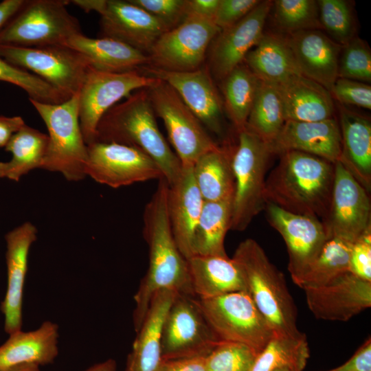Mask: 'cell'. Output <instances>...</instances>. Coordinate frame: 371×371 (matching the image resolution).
Listing matches in <instances>:
<instances>
[{
  "label": "cell",
  "mask_w": 371,
  "mask_h": 371,
  "mask_svg": "<svg viewBox=\"0 0 371 371\" xmlns=\"http://www.w3.org/2000/svg\"><path fill=\"white\" fill-rule=\"evenodd\" d=\"M371 205L367 190L339 161L335 177L328 213L322 221L328 238L354 243L370 223Z\"/></svg>",
  "instance_id": "9a60e30c"
},
{
  "label": "cell",
  "mask_w": 371,
  "mask_h": 371,
  "mask_svg": "<svg viewBox=\"0 0 371 371\" xmlns=\"http://www.w3.org/2000/svg\"><path fill=\"white\" fill-rule=\"evenodd\" d=\"M341 152L339 162L367 190L371 188V123L368 118L339 107Z\"/></svg>",
  "instance_id": "484cf974"
},
{
  "label": "cell",
  "mask_w": 371,
  "mask_h": 371,
  "mask_svg": "<svg viewBox=\"0 0 371 371\" xmlns=\"http://www.w3.org/2000/svg\"><path fill=\"white\" fill-rule=\"evenodd\" d=\"M95 142H115L142 150L159 166L168 186L181 175L182 166L158 127L147 88L134 91L103 115Z\"/></svg>",
  "instance_id": "3957f363"
},
{
  "label": "cell",
  "mask_w": 371,
  "mask_h": 371,
  "mask_svg": "<svg viewBox=\"0 0 371 371\" xmlns=\"http://www.w3.org/2000/svg\"><path fill=\"white\" fill-rule=\"evenodd\" d=\"M338 78L368 84L371 82V52L367 43L361 38L355 36L341 45Z\"/></svg>",
  "instance_id": "7bdbcfd3"
},
{
  "label": "cell",
  "mask_w": 371,
  "mask_h": 371,
  "mask_svg": "<svg viewBox=\"0 0 371 371\" xmlns=\"http://www.w3.org/2000/svg\"><path fill=\"white\" fill-rule=\"evenodd\" d=\"M25 3L24 0H4L0 2V30Z\"/></svg>",
  "instance_id": "f5cc1de1"
},
{
  "label": "cell",
  "mask_w": 371,
  "mask_h": 371,
  "mask_svg": "<svg viewBox=\"0 0 371 371\" xmlns=\"http://www.w3.org/2000/svg\"><path fill=\"white\" fill-rule=\"evenodd\" d=\"M25 124L24 120L20 116L0 115V148L5 147L12 135Z\"/></svg>",
  "instance_id": "816d5d0a"
},
{
  "label": "cell",
  "mask_w": 371,
  "mask_h": 371,
  "mask_svg": "<svg viewBox=\"0 0 371 371\" xmlns=\"http://www.w3.org/2000/svg\"><path fill=\"white\" fill-rule=\"evenodd\" d=\"M157 371H207L205 356L162 360Z\"/></svg>",
  "instance_id": "681fc988"
},
{
  "label": "cell",
  "mask_w": 371,
  "mask_h": 371,
  "mask_svg": "<svg viewBox=\"0 0 371 371\" xmlns=\"http://www.w3.org/2000/svg\"><path fill=\"white\" fill-rule=\"evenodd\" d=\"M147 91L182 166H193L201 156L219 146L169 85L157 79Z\"/></svg>",
  "instance_id": "9c48e42d"
},
{
  "label": "cell",
  "mask_w": 371,
  "mask_h": 371,
  "mask_svg": "<svg viewBox=\"0 0 371 371\" xmlns=\"http://www.w3.org/2000/svg\"><path fill=\"white\" fill-rule=\"evenodd\" d=\"M168 190L167 181L164 177L159 179L144 212L143 235L149 248V265L134 296L133 323L136 333L157 292L171 290L194 296L187 260L180 252L171 229L167 206Z\"/></svg>",
  "instance_id": "6da1fadb"
},
{
  "label": "cell",
  "mask_w": 371,
  "mask_h": 371,
  "mask_svg": "<svg viewBox=\"0 0 371 371\" xmlns=\"http://www.w3.org/2000/svg\"><path fill=\"white\" fill-rule=\"evenodd\" d=\"M354 243L338 237L328 238L317 256L295 284L304 290L317 287L348 271Z\"/></svg>",
  "instance_id": "74e56055"
},
{
  "label": "cell",
  "mask_w": 371,
  "mask_h": 371,
  "mask_svg": "<svg viewBox=\"0 0 371 371\" xmlns=\"http://www.w3.org/2000/svg\"><path fill=\"white\" fill-rule=\"evenodd\" d=\"M273 20L276 27L284 35L294 32L322 30L317 1H273Z\"/></svg>",
  "instance_id": "f35d334b"
},
{
  "label": "cell",
  "mask_w": 371,
  "mask_h": 371,
  "mask_svg": "<svg viewBox=\"0 0 371 371\" xmlns=\"http://www.w3.org/2000/svg\"><path fill=\"white\" fill-rule=\"evenodd\" d=\"M9 335L0 346V371L25 363H52L58 354V326L52 322L46 321L32 331L20 330Z\"/></svg>",
  "instance_id": "83f0119b"
},
{
  "label": "cell",
  "mask_w": 371,
  "mask_h": 371,
  "mask_svg": "<svg viewBox=\"0 0 371 371\" xmlns=\"http://www.w3.org/2000/svg\"><path fill=\"white\" fill-rule=\"evenodd\" d=\"M273 371H291L288 369H286V368H281V369H277V370H275Z\"/></svg>",
  "instance_id": "6f0895ef"
},
{
  "label": "cell",
  "mask_w": 371,
  "mask_h": 371,
  "mask_svg": "<svg viewBox=\"0 0 371 371\" xmlns=\"http://www.w3.org/2000/svg\"><path fill=\"white\" fill-rule=\"evenodd\" d=\"M284 122L283 106L276 85L260 81L245 126L272 144Z\"/></svg>",
  "instance_id": "8d00e7d4"
},
{
  "label": "cell",
  "mask_w": 371,
  "mask_h": 371,
  "mask_svg": "<svg viewBox=\"0 0 371 371\" xmlns=\"http://www.w3.org/2000/svg\"><path fill=\"white\" fill-rule=\"evenodd\" d=\"M267 219L282 237L289 254L288 270L295 283L319 254L328 236L322 222L267 202Z\"/></svg>",
  "instance_id": "ac0fdd59"
},
{
  "label": "cell",
  "mask_w": 371,
  "mask_h": 371,
  "mask_svg": "<svg viewBox=\"0 0 371 371\" xmlns=\"http://www.w3.org/2000/svg\"><path fill=\"white\" fill-rule=\"evenodd\" d=\"M276 86L285 122H317L334 117V100L319 83L300 74Z\"/></svg>",
  "instance_id": "d4e9b609"
},
{
  "label": "cell",
  "mask_w": 371,
  "mask_h": 371,
  "mask_svg": "<svg viewBox=\"0 0 371 371\" xmlns=\"http://www.w3.org/2000/svg\"><path fill=\"white\" fill-rule=\"evenodd\" d=\"M259 82L243 63L221 81L223 109L236 131L246 126Z\"/></svg>",
  "instance_id": "e575fe53"
},
{
  "label": "cell",
  "mask_w": 371,
  "mask_h": 371,
  "mask_svg": "<svg viewBox=\"0 0 371 371\" xmlns=\"http://www.w3.org/2000/svg\"><path fill=\"white\" fill-rule=\"evenodd\" d=\"M310 357L306 337L274 335L258 353L250 371H273L286 368L303 371Z\"/></svg>",
  "instance_id": "d590c367"
},
{
  "label": "cell",
  "mask_w": 371,
  "mask_h": 371,
  "mask_svg": "<svg viewBox=\"0 0 371 371\" xmlns=\"http://www.w3.org/2000/svg\"><path fill=\"white\" fill-rule=\"evenodd\" d=\"M37 238V229L25 222L5 236L8 283L1 305L4 315V330L8 334L21 330L23 289L27 271L28 256Z\"/></svg>",
  "instance_id": "44dd1931"
},
{
  "label": "cell",
  "mask_w": 371,
  "mask_h": 371,
  "mask_svg": "<svg viewBox=\"0 0 371 371\" xmlns=\"http://www.w3.org/2000/svg\"><path fill=\"white\" fill-rule=\"evenodd\" d=\"M85 371H116V363L113 359H108L90 367Z\"/></svg>",
  "instance_id": "11a10c76"
},
{
  "label": "cell",
  "mask_w": 371,
  "mask_h": 371,
  "mask_svg": "<svg viewBox=\"0 0 371 371\" xmlns=\"http://www.w3.org/2000/svg\"><path fill=\"white\" fill-rule=\"evenodd\" d=\"M156 81L139 71L109 73L92 69L78 93L79 122L86 145L95 142L98 123L111 107Z\"/></svg>",
  "instance_id": "7c38bea8"
},
{
  "label": "cell",
  "mask_w": 371,
  "mask_h": 371,
  "mask_svg": "<svg viewBox=\"0 0 371 371\" xmlns=\"http://www.w3.org/2000/svg\"><path fill=\"white\" fill-rule=\"evenodd\" d=\"M220 0H188V14L214 19Z\"/></svg>",
  "instance_id": "f907efd6"
},
{
  "label": "cell",
  "mask_w": 371,
  "mask_h": 371,
  "mask_svg": "<svg viewBox=\"0 0 371 371\" xmlns=\"http://www.w3.org/2000/svg\"><path fill=\"white\" fill-rule=\"evenodd\" d=\"M86 176L113 188L164 177L156 164L142 150L115 142L87 145Z\"/></svg>",
  "instance_id": "5bb4252c"
},
{
  "label": "cell",
  "mask_w": 371,
  "mask_h": 371,
  "mask_svg": "<svg viewBox=\"0 0 371 371\" xmlns=\"http://www.w3.org/2000/svg\"><path fill=\"white\" fill-rule=\"evenodd\" d=\"M271 145L275 155L297 150L335 164L341 152L338 120L334 117L317 122L286 121Z\"/></svg>",
  "instance_id": "603a6c76"
},
{
  "label": "cell",
  "mask_w": 371,
  "mask_h": 371,
  "mask_svg": "<svg viewBox=\"0 0 371 371\" xmlns=\"http://www.w3.org/2000/svg\"><path fill=\"white\" fill-rule=\"evenodd\" d=\"M339 103L371 109V87L368 83L337 78L330 92Z\"/></svg>",
  "instance_id": "f6af8a7d"
},
{
  "label": "cell",
  "mask_w": 371,
  "mask_h": 371,
  "mask_svg": "<svg viewBox=\"0 0 371 371\" xmlns=\"http://www.w3.org/2000/svg\"><path fill=\"white\" fill-rule=\"evenodd\" d=\"M219 341L194 296L177 293L162 326V360L206 356Z\"/></svg>",
  "instance_id": "4fadbf2b"
},
{
  "label": "cell",
  "mask_w": 371,
  "mask_h": 371,
  "mask_svg": "<svg viewBox=\"0 0 371 371\" xmlns=\"http://www.w3.org/2000/svg\"><path fill=\"white\" fill-rule=\"evenodd\" d=\"M30 102L48 130V147L41 169L60 172L71 181L83 179L87 148L79 122L78 93L60 104Z\"/></svg>",
  "instance_id": "8992f818"
},
{
  "label": "cell",
  "mask_w": 371,
  "mask_h": 371,
  "mask_svg": "<svg viewBox=\"0 0 371 371\" xmlns=\"http://www.w3.org/2000/svg\"><path fill=\"white\" fill-rule=\"evenodd\" d=\"M236 132V142L232 145L235 191L230 229L241 232L265 210L266 175L275 153L271 144L246 126Z\"/></svg>",
  "instance_id": "5b68a950"
},
{
  "label": "cell",
  "mask_w": 371,
  "mask_h": 371,
  "mask_svg": "<svg viewBox=\"0 0 371 371\" xmlns=\"http://www.w3.org/2000/svg\"><path fill=\"white\" fill-rule=\"evenodd\" d=\"M256 354L248 346L219 341L205 356L207 371H250Z\"/></svg>",
  "instance_id": "b9f144b4"
},
{
  "label": "cell",
  "mask_w": 371,
  "mask_h": 371,
  "mask_svg": "<svg viewBox=\"0 0 371 371\" xmlns=\"http://www.w3.org/2000/svg\"><path fill=\"white\" fill-rule=\"evenodd\" d=\"M220 30L212 19L188 14L157 39L147 65L170 71L198 69L205 64L208 47Z\"/></svg>",
  "instance_id": "8fae6325"
},
{
  "label": "cell",
  "mask_w": 371,
  "mask_h": 371,
  "mask_svg": "<svg viewBox=\"0 0 371 371\" xmlns=\"http://www.w3.org/2000/svg\"><path fill=\"white\" fill-rule=\"evenodd\" d=\"M102 37L122 42L148 55L168 28L129 0H106L100 13Z\"/></svg>",
  "instance_id": "ffe728a7"
},
{
  "label": "cell",
  "mask_w": 371,
  "mask_h": 371,
  "mask_svg": "<svg viewBox=\"0 0 371 371\" xmlns=\"http://www.w3.org/2000/svg\"><path fill=\"white\" fill-rule=\"evenodd\" d=\"M71 2L87 12L95 11L100 14L105 5L106 0H74Z\"/></svg>",
  "instance_id": "db71d44e"
},
{
  "label": "cell",
  "mask_w": 371,
  "mask_h": 371,
  "mask_svg": "<svg viewBox=\"0 0 371 371\" xmlns=\"http://www.w3.org/2000/svg\"><path fill=\"white\" fill-rule=\"evenodd\" d=\"M48 135L25 124L5 146L12 159L0 162V178L19 181L30 171L42 168L48 147Z\"/></svg>",
  "instance_id": "d6a6232c"
},
{
  "label": "cell",
  "mask_w": 371,
  "mask_h": 371,
  "mask_svg": "<svg viewBox=\"0 0 371 371\" xmlns=\"http://www.w3.org/2000/svg\"><path fill=\"white\" fill-rule=\"evenodd\" d=\"M232 259L242 274L246 291L275 335L297 337V311L284 277L252 238L243 240Z\"/></svg>",
  "instance_id": "277c9868"
},
{
  "label": "cell",
  "mask_w": 371,
  "mask_h": 371,
  "mask_svg": "<svg viewBox=\"0 0 371 371\" xmlns=\"http://www.w3.org/2000/svg\"><path fill=\"white\" fill-rule=\"evenodd\" d=\"M194 300L220 341L244 344L257 355L275 335L247 291Z\"/></svg>",
  "instance_id": "52a82bcc"
},
{
  "label": "cell",
  "mask_w": 371,
  "mask_h": 371,
  "mask_svg": "<svg viewBox=\"0 0 371 371\" xmlns=\"http://www.w3.org/2000/svg\"><path fill=\"white\" fill-rule=\"evenodd\" d=\"M328 371H335V368Z\"/></svg>",
  "instance_id": "680465c9"
},
{
  "label": "cell",
  "mask_w": 371,
  "mask_h": 371,
  "mask_svg": "<svg viewBox=\"0 0 371 371\" xmlns=\"http://www.w3.org/2000/svg\"><path fill=\"white\" fill-rule=\"evenodd\" d=\"M243 63L262 82L277 85L301 74L284 35L264 33Z\"/></svg>",
  "instance_id": "4dcf8cb0"
},
{
  "label": "cell",
  "mask_w": 371,
  "mask_h": 371,
  "mask_svg": "<svg viewBox=\"0 0 371 371\" xmlns=\"http://www.w3.org/2000/svg\"><path fill=\"white\" fill-rule=\"evenodd\" d=\"M139 71L166 82L205 128L219 135L223 134V101L205 64L190 71H170L148 65L141 67Z\"/></svg>",
  "instance_id": "e0dca14e"
},
{
  "label": "cell",
  "mask_w": 371,
  "mask_h": 371,
  "mask_svg": "<svg viewBox=\"0 0 371 371\" xmlns=\"http://www.w3.org/2000/svg\"><path fill=\"white\" fill-rule=\"evenodd\" d=\"M0 80L23 89L30 100L41 103L60 104L69 98L35 74L16 67L0 57Z\"/></svg>",
  "instance_id": "ab89813d"
},
{
  "label": "cell",
  "mask_w": 371,
  "mask_h": 371,
  "mask_svg": "<svg viewBox=\"0 0 371 371\" xmlns=\"http://www.w3.org/2000/svg\"><path fill=\"white\" fill-rule=\"evenodd\" d=\"M301 75L319 83L330 93L338 78L341 45L319 30L284 35Z\"/></svg>",
  "instance_id": "7402d4cb"
},
{
  "label": "cell",
  "mask_w": 371,
  "mask_h": 371,
  "mask_svg": "<svg viewBox=\"0 0 371 371\" xmlns=\"http://www.w3.org/2000/svg\"><path fill=\"white\" fill-rule=\"evenodd\" d=\"M304 291L308 308L317 319L346 322L371 306V282L350 271Z\"/></svg>",
  "instance_id": "d6986e66"
},
{
  "label": "cell",
  "mask_w": 371,
  "mask_h": 371,
  "mask_svg": "<svg viewBox=\"0 0 371 371\" xmlns=\"http://www.w3.org/2000/svg\"><path fill=\"white\" fill-rule=\"evenodd\" d=\"M335 371H371V339L369 338L353 356Z\"/></svg>",
  "instance_id": "c3c4849f"
},
{
  "label": "cell",
  "mask_w": 371,
  "mask_h": 371,
  "mask_svg": "<svg viewBox=\"0 0 371 371\" xmlns=\"http://www.w3.org/2000/svg\"><path fill=\"white\" fill-rule=\"evenodd\" d=\"M64 45L80 53L95 70L109 73L139 71L147 65L148 56L115 39L73 36Z\"/></svg>",
  "instance_id": "f546056e"
},
{
  "label": "cell",
  "mask_w": 371,
  "mask_h": 371,
  "mask_svg": "<svg viewBox=\"0 0 371 371\" xmlns=\"http://www.w3.org/2000/svg\"><path fill=\"white\" fill-rule=\"evenodd\" d=\"M204 201L193 175V166H182L177 180L168 186L167 206L177 245L186 259L192 256V240Z\"/></svg>",
  "instance_id": "cb8c5ba5"
},
{
  "label": "cell",
  "mask_w": 371,
  "mask_h": 371,
  "mask_svg": "<svg viewBox=\"0 0 371 371\" xmlns=\"http://www.w3.org/2000/svg\"><path fill=\"white\" fill-rule=\"evenodd\" d=\"M261 1L259 0H220L214 23L223 30L238 22L249 14Z\"/></svg>",
  "instance_id": "7dc6e473"
},
{
  "label": "cell",
  "mask_w": 371,
  "mask_h": 371,
  "mask_svg": "<svg viewBox=\"0 0 371 371\" xmlns=\"http://www.w3.org/2000/svg\"><path fill=\"white\" fill-rule=\"evenodd\" d=\"M177 293L162 290L153 297L137 332L124 371H157L161 361V335L165 317Z\"/></svg>",
  "instance_id": "4316f807"
},
{
  "label": "cell",
  "mask_w": 371,
  "mask_h": 371,
  "mask_svg": "<svg viewBox=\"0 0 371 371\" xmlns=\"http://www.w3.org/2000/svg\"><path fill=\"white\" fill-rule=\"evenodd\" d=\"M0 57L30 71L67 98L79 93L93 69L80 53L65 45L25 47L0 45Z\"/></svg>",
  "instance_id": "30bf717a"
},
{
  "label": "cell",
  "mask_w": 371,
  "mask_h": 371,
  "mask_svg": "<svg viewBox=\"0 0 371 371\" xmlns=\"http://www.w3.org/2000/svg\"><path fill=\"white\" fill-rule=\"evenodd\" d=\"M5 371H40L39 366L34 363H25L12 367Z\"/></svg>",
  "instance_id": "9f6ffc18"
},
{
  "label": "cell",
  "mask_w": 371,
  "mask_h": 371,
  "mask_svg": "<svg viewBox=\"0 0 371 371\" xmlns=\"http://www.w3.org/2000/svg\"><path fill=\"white\" fill-rule=\"evenodd\" d=\"M232 210L233 199L204 201L194 234L192 256H227L225 238L231 227Z\"/></svg>",
  "instance_id": "836d02e7"
},
{
  "label": "cell",
  "mask_w": 371,
  "mask_h": 371,
  "mask_svg": "<svg viewBox=\"0 0 371 371\" xmlns=\"http://www.w3.org/2000/svg\"><path fill=\"white\" fill-rule=\"evenodd\" d=\"M348 271L371 282V227L353 243L350 254Z\"/></svg>",
  "instance_id": "bcb514c9"
},
{
  "label": "cell",
  "mask_w": 371,
  "mask_h": 371,
  "mask_svg": "<svg viewBox=\"0 0 371 371\" xmlns=\"http://www.w3.org/2000/svg\"><path fill=\"white\" fill-rule=\"evenodd\" d=\"M273 1H261L249 14L233 25L221 30L212 41L205 65L214 80L221 81L242 64L248 52L264 34V26Z\"/></svg>",
  "instance_id": "2e32d148"
},
{
  "label": "cell",
  "mask_w": 371,
  "mask_h": 371,
  "mask_svg": "<svg viewBox=\"0 0 371 371\" xmlns=\"http://www.w3.org/2000/svg\"><path fill=\"white\" fill-rule=\"evenodd\" d=\"M279 155L278 164L266 178L267 203L322 221L330 202L335 164L297 150Z\"/></svg>",
  "instance_id": "7a4b0ae2"
},
{
  "label": "cell",
  "mask_w": 371,
  "mask_h": 371,
  "mask_svg": "<svg viewBox=\"0 0 371 371\" xmlns=\"http://www.w3.org/2000/svg\"><path fill=\"white\" fill-rule=\"evenodd\" d=\"M322 30L340 45L355 37V24L351 7L344 0L317 1Z\"/></svg>",
  "instance_id": "60d3db41"
},
{
  "label": "cell",
  "mask_w": 371,
  "mask_h": 371,
  "mask_svg": "<svg viewBox=\"0 0 371 371\" xmlns=\"http://www.w3.org/2000/svg\"><path fill=\"white\" fill-rule=\"evenodd\" d=\"M144 9L168 30L179 25L188 16V0H129Z\"/></svg>",
  "instance_id": "ee69618b"
},
{
  "label": "cell",
  "mask_w": 371,
  "mask_h": 371,
  "mask_svg": "<svg viewBox=\"0 0 371 371\" xmlns=\"http://www.w3.org/2000/svg\"><path fill=\"white\" fill-rule=\"evenodd\" d=\"M187 260L193 295L210 298L246 291L240 271L228 256H193Z\"/></svg>",
  "instance_id": "f1b7e54d"
},
{
  "label": "cell",
  "mask_w": 371,
  "mask_h": 371,
  "mask_svg": "<svg viewBox=\"0 0 371 371\" xmlns=\"http://www.w3.org/2000/svg\"><path fill=\"white\" fill-rule=\"evenodd\" d=\"M69 1H25L0 30V45L25 47L64 45L82 33L79 21L66 8Z\"/></svg>",
  "instance_id": "ba28073f"
},
{
  "label": "cell",
  "mask_w": 371,
  "mask_h": 371,
  "mask_svg": "<svg viewBox=\"0 0 371 371\" xmlns=\"http://www.w3.org/2000/svg\"><path fill=\"white\" fill-rule=\"evenodd\" d=\"M193 175L204 201L234 199L232 144L218 146L201 156L193 166Z\"/></svg>",
  "instance_id": "1f68e13d"
}]
</instances>
